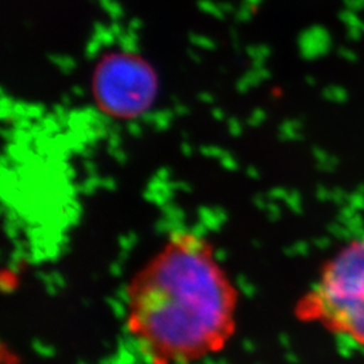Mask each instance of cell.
<instances>
[{
    "label": "cell",
    "instance_id": "6da1fadb",
    "mask_svg": "<svg viewBox=\"0 0 364 364\" xmlns=\"http://www.w3.org/2000/svg\"><path fill=\"white\" fill-rule=\"evenodd\" d=\"M239 291L208 237L174 231L126 287V326L151 363H193L236 333Z\"/></svg>",
    "mask_w": 364,
    "mask_h": 364
},
{
    "label": "cell",
    "instance_id": "7a4b0ae2",
    "mask_svg": "<svg viewBox=\"0 0 364 364\" xmlns=\"http://www.w3.org/2000/svg\"><path fill=\"white\" fill-rule=\"evenodd\" d=\"M299 318L317 321L364 346V237L326 262L318 281L299 301Z\"/></svg>",
    "mask_w": 364,
    "mask_h": 364
},
{
    "label": "cell",
    "instance_id": "3957f363",
    "mask_svg": "<svg viewBox=\"0 0 364 364\" xmlns=\"http://www.w3.org/2000/svg\"><path fill=\"white\" fill-rule=\"evenodd\" d=\"M136 52L120 50L105 57L95 70V93L100 105L117 115H132L151 103L156 78Z\"/></svg>",
    "mask_w": 364,
    "mask_h": 364
},
{
    "label": "cell",
    "instance_id": "277c9868",
    "mask_svg": "<svg viewBox=\"0 0 364 364\" xmlns=\"http://www.w3.org/2000/svg\"><path fill=\"white\" fill-rule=\"evenodd\" d=\"M93 38L97 39L103 46L108 45V43H112L114 41H117V37L114 33V30L111 28V26H105L102 23H97L95 26V31H93Z\"/></svg>",
    "mask_w": 364,
    "mask_h": 364
},
{
    "label": "cell",
    "instance_id": "5b68a950",
    "mask_svg": "<svg viewBox=\"0 0 364 364\" xmlns=\"http://www.w3.org/2000/svg\"><path fill=\"white\" fill-rule=\"evenodd\" d=\"M200 9H201L203 11H205V13L213 15V16L223 18V11H224V10L221 9V6L215 4V3L210 1V0H201V1H200Z\"/></svg>",
    "mask_w": 364,
    "mask_h": 364
},
{
    "label": "cell",
    "instance_id": "8992f818",
    "mask_svg": "<svg viewBox=\"0 0 364 364\" xmlns=\"http://www.w3.org/2000/svg\"><path fill=\"white\" fill-rule=\"evenodd\" d=\"M105 11L109 15V18L114 22H119V19L123 16V9L120 7V4L117 3L115 0H112V3L107 9H105Z\"/></svg>",
    "mask_w": 364,
    "mask_h": 364
},
{
    "label": "cell",
    "instance_id": "52a82bcc",
    "mask_svg": "<svg viewBox=\"0 0 364 364\" xmlns=\"http://www.w3.org/2000/svg\"><path fill=\"white\" fill-rule=\"evenodd\" d=\"M141 27H142L141 21H138V19H132L130 22V26H129V28L132 30V31H138V30H141Z\"/></svg>",
    "mask_w": 364,
    "mask_h": 364
},
{
    "label": "cell",
    "instance_id": "ba28073f",
    "mask_svg": "<svg viewBox=\"0 0 364 364\" xmlns=\"http://www.w3.org/2000/svg\"><path fill=\"white\" fill-rule=\"evenodd\" d=\"M258 1H259V0H246V3L251 4V6H255Z\"/></svg>",
    "mask_w": 364,
    "mask_h": 364
}]
</instances>
